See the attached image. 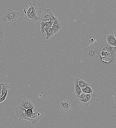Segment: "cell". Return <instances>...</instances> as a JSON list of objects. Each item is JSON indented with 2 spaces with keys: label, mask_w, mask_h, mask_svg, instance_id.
I'll list each match as a JSON object with an SVG mask.
<instances>
[{
  "label": "cell",
  "mask_w": 116,
  "mask_h": 128,
  "mask_svg": "<svg viewBox=\"0 0 116 128\" xmlns=\"http://www.w3.org/2000/svg\"><path fill=\"white\" fill-rule=\"evenodd\" d=\"M40 25L41 26V31L42 34H43L45 32L44 29V27L45 26L42 22L41 23H40Z\"/></svg>",
  "instance_id": "603a6c76"
},
{
  "label": "cell",
  "mask_w": 116,
  "mask_h": 128,
  "mask_svg": "<svg viewBox=\"0 0 116 128\" xmlns=\"http://www.w3.org/2000/svg\"><path fill=\"white\" fill-rule=\"evenodd\" d=\"M83 92L86 94L92 93L93 91L91 87L88 86H87L85 88H82Z\"/></svg>",
  "instance_id": "e0dca14e"
},
{
  "label": "cell",
  "mask_w": 116,
  "mask_h": 128,
  "mask_svg": "<svg viewBox=\"0 0 116 128\" xmlns=\"http://www.w3.org/2000/svg\"><path fill=\"white\" fill-rule=\"evenodd\" d=\"M42 116L39 111L35 112L29 116L26 117L24 119L28 120L31 122L33 125L37 123L41 119Z\"/></svg>",
  "instance_id": "8992f818"
},
{
  "label": "cell",
  "mask_w": 116,
  "mask_h": 128,
  "mask_svg": "<svg viewBox=\"0 0 116 128\" xmlns=\"http://www.w3.org/2000/svg\"><path fill=\"white\" fill-rule=\"evenodd\" d=\"M79 86L81 88H84L87 86H89V85L86 81L80 79L78 82Z\"/></svg>",
  "instance_id": "2e32d148"
},
{
  "label": "cell",
  "mask_w": 116,
  "mask_h": 128,
  "mask_svg": "<svg viewBox=\"0 0 116 128\" xmlns=\"http://www.w3.org/2000/svg\"><path fill=\"white\" fill-rule=\"evenodd\" d=\"M87 96V94L83 93L79 96V99L83 100Z\"/></svg>",
  "instance_id": "7402d4cb"
},
{
  "label": "cell",
  "mask_w": 116,
  "mask_h": 128,
  "mask_svg": "<svg viewBox=\"0 0 116 128\" xmlns=\"http://www.w3.org/2000/svg\"><path fill=\"white\" fill-rule=\"evenodd\" d=\"M8 92V90H7L6 91V93L5 95L3 96V97H1L0 99V103L3 102L5 100L6 98H7Z\"/></svg>",
  "instance_id": "44dd1931"
},
{
  "label": "cell",
  "mask_w": 116,
  "mask_h": 128,
  "mask_svg": "<svg viewBox=\"0 0 116 128\" xmlns=\"http://www.w3.org/2000/svg\"><path fill=\"white\" fill-rule=\"evenodd\" d=\"M44 25L46 26L52 28L54 22L50 21H49L45 22H43Z\"/></svg>",
  "instance_id": "ac0fdd59"
},
{
  "label": "cell",
  "mask_w": 116,
  "mask_h": 128,
  "mask_svg": "<svg viewBox=\"0 0 116 128\" xmlns=\"http://www.w3.org/2000/svg\"><path fill=\"white\" fill-rule=\"evenodd\" d=\"M44 26L45 31L46 34V40H48L50 38L52 37L55 34L52 28L46 26Z\"/></svg>",
  "instance_id": "5bb4252c"
},
{
  "label": "cell",
  "mask_w": 116,
  "mask_h": 128,
  "mask_svg": "<svg viewBox=\"0 0 116 128\" xmlns=\"http://www.w3.org/2000/svg\"><path fill=\"white\" fill-rule=\"evenodd\" d=\"M113 34L114 36H115V38L116 39V30L113 33Z\"/></svg>",
  "instance_id": "484cf974"
},
{
  "label": "cell",
  "mask_w": 116,
  "mask_h": 128,
  "mask_svg": "<svg viewBox=\"0 0 116 128\" xmlns=\"http://www.w3.org/2000/svg\"><path fill=\"white\" fill-rule=\"evenodd\" d=\"M20 106L26 109L30 108L33 110L35 107L33 103L31 101L25 98L21 101Z\"/></svg>",
  "instance_id": "9c48e42d"
},
{
  "label": "cell",
  "mask_w": 116,
  "mask_h": 128,
  "mask_svg": "<svg viewBox=\"0 0 116 128\" xmlns=\"http://www.w3.org/2000/svg\"><path fill=\"white\" fill-rule=\"evenodd\" d=\"M41 95H40V96H39V97H41Z\"/></svg>",
  "instance_id": "83f0119b"
},
{
  "label": "cell",
  "mask_w": 116,
  "mask_h": 128,
  "mask_svg": "<svg viewBox=\"0 0 116 128\" xmlns=\"http://www.w3.org/2000/svg\"><path fill=\"white\" fill-rule=\"evenodd\" d=\"M61 27V24L60 22V21L58 19L57 17L55 20V21L52 27L55 34L60 31Z\"/></svg>",
  "instance_id": "8fae6325"
},
{
  "label": "cell",
  "mask_w": 116,
  "mask_h": 128,
  "mask_svg": "<svg viewBox=\"0 0 116 128\" xmlns=\"http://www.w3.org/2000/svg\"><path fill=\"white\" fill-rule=\"evenodd\" d=\"M1 95H0V99L1 98Z\"/></svg>",
  "instance_id": "4316f807"
},
{
  "label": "cell",
  "mask_w": 116,
  "mask_h": 128,
  "mask_svg": "<svg viewBox=\"0 0 116 128\" xmlns=\"http://www.w3.org/2000/svg\"><path fill=\"white\" fill-rule=\"evenodd\" d=\"M80 79L79 78L76 79L74 82L75 85V93L77 96L79 98V96L82 93V89L79 86L78 82Z\"/></svg>",
  "instance_id": "30bf717a"
},
{
  "label": "cell",
  "mask_w": 116,
  "mask_h": 128,
  "mask_svg": "<svg viewBox=\"0 0 116 128\" xmlns=\"http://www.w3.org/2000/svg\"><path fill=\"white\" fill-rule=\"evenodd\" d=\"M29 5L27 11H26L25 8L24 9L25 14H35L37 15L41 16L40 14L42 11V9L37 7V2L35 0H34L33 3L29 2Z\"/></svg>",
  "instance_id": "3957f363"
},
{
  "label": "cell",
  "mask_w": 116,
  "mask_h": 128,
  "mask_svg": "<svg viewBox=\"0 0 116 128\" xmlns=\"http://www.w3.org/2000/svg\"><path fill=\"white\" fill-rule=\"evenodd\" d=\"M3 36V33L1 30H0V42H1Z\"/></svg>",
  "instance_id": "cb8c5ba5"
},
{
  "label": "cell",
  "mask_w": 116,
  "mask_h": 128,
  "mask_svg": "<svg viewBox=\"0 0 116 128\" xmlns=\"http://www.w3.org/2000/svg\"><path fill=\"white\" fill-rule=\"evenodd\" d=\"M107 40L108 44L116 47V39L113 34L107 35Z\"/></svg>",
  "instance_id": "7c38bea8"
},
{
  "label": "cell",
  "mask_w": 116,
  "mask_h": 128,
  "mask_svg": "<svg viewBox=\"0 0 116 128\" xmlns=\"http://www.w3.org/2000/svg\"><path fill=\"white\" fill-rule=\"evenodd\" d=\"M14 109L16 113L14 117L16 119L18 118L19 120H23L26 117L27 109H24L20 106L18 107H14Z\"/></svg>",
  "instance_id": "5b68a950"
},
{
  "label": "cell",
  "mask_w": 116,
  "mask_h": 128,
  "mask_svg": "<svg viewBox=\"0 0 116 128\" xmlns=\"http://www.w3.org/2000/svg\"><path fill=\"white\" fill-rule=\"evenodd\" d=\"M2 83L0 84V95H2Z\"/></svg>",
  "instance_id": "d4e9b609"
},
{
  "label": "cell",
  "mask_w": 116,
  "mask_h": 128,
  "mask_svg": "<svg viewBox=\"0 0 116 128\" xmlns=\"http://www.w3.org/2000/svg\"><path fill=\"white\" fill-rule=\"evenodd\" d=\"M37 15L35 14H25V16L23 17V19L28 21L30 24H34L40 20V18L37 17Z\"/></svg>",
  "instance_id": "52a82bcc"
},
{
  "label": "cell",
  "mask_w": 116,
  "mask_h": 128,
  "mask_svg": "<svg viewBox=\"0 0 116 128\" xmlns=\"http://www.w3.org/2000/svg\"><path fill=\"white\" fill-rule=\"evenodd\" d=\"M97 96L96 94L88 93L87 94L86 97L84 99L79 100L83 105L87 107L89 105H92L94 102L97 101L96 98Z\"/></svg>",
  "instance_id": "277c9868"
},
{
  "label": "cell",
  "mask_w": 116,
  "mask_h": 128,
  "mask_svg": "<svg viewBox=\"0 0 116 128\" xmlns=\"http://www.w3.org/2000/svg\"><path fill=\"white\" fill-rule=\"evenodd\" d=\"M83 54L84 57L89 61H94L100 57L99 52L98 49L93 46L85 48Z\"/></svg>",
  "instance_id": "6da1fadb"
},
{
  "label": "cell",
  "mask_w": 116,
  "mask_h": 128,
  "mask_svg": "<svg viewBox=\"0 0 116 128\" xmlns=\"http://www.w3.org/2000/svg\"><path fill=\"white\" fill-rule=\"evenodd\" d=\"M107 46L111 48L112 51L113 55H114L116 53V47L113 46L108 44Z\"/></svg>",
  "instance_id": "ffe728a7"
},
{
  "label": "cell",
  "mask_w": 116,
  "mask_h": 128,
  "mask_svg": "<svg viewBox=\"0 0 116 128\" xmlns=\"http://www.w3.org/2000/svg\"><path fill=\"white\" fill-rule=\"evenodd\" d=\"M42 15L40 20L41 22H45L49 21L51 17L54 15L52 13L51 9H46L44 13H42Z\"/></svg>",
  "instance_id": "ba28073f"
},
{
  "label": "cell",
  "mask_w": 116,
  "mask_h": 128,
  "mask_svg": "<svg viewBox=\"0 0 116 128\" xmlns=\"http://www.w3.org/2000/svg\"><path fill=\"white\" fill-rule=\"evenodd\" d=\"M33 113V109L29 108L27 109L26 114L27 115L26 117L29 116Z\"/></svg>",
  "instance_id": "d6986e66"
},
{
  "label": "cell",
  "mask_w": 116,
  "mask_h": 128,
  "mask_svg": "<svg viewBox=\"0 0 116 128\" xmlns=\"http://www.w3.org/2000/svg\"><path fill=\"white\" fill-rule=\"evenodd\" d=\"M2 90L1 97H3L5 95L7 90H8L10 88V87L7 84L3 83H2Z\"/></svg>",
  "instance_id": "9a60e30c"
},
{
  "label": "cell",
  "mask_w": 116,
  "mask_h": 128,
  "mask_svg": "<svg viewBox=\"0 0 116 128\" xmlns=\"http://www.w3.org/2000/svg\"><path fill=\"white\" fill-rule=\"evenodd\" d=\"M61 107L63 110L67 111L71 107V103L70 102L67 100H65L61 102Z\"/></svg>",
  "instance_id": "4fadbf2b"
},
{
  "label": "cell",
  "mask_w": 116,
  "mask_h": 128,
  "mask_svg": "<svg viewBox=\"0 0 116 128\" xmlns=\"http://www.w3.org/2000/svg\"><path fill=\"white\" fill-rule=\"evenodd\" d=\"M20 15V11L17 12L9 9L5 13L2 20L4 22H15Z\"/></svg>",
  "instance_id": "7a4b0ae2"
},
{
  "label": "cell",
  "mask_w": 116,
  "mask_h": 128,
  "mask_svg": "<svg viewBox=\"0 0 116 128\" xmlns=\"http://www.w3.org/2000/svg\"></svg>",
  "instance_id": "f1b7e54d"
}]
</instances>
